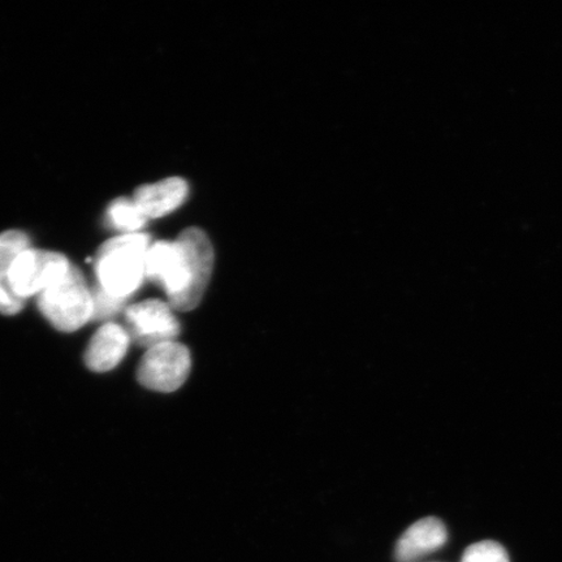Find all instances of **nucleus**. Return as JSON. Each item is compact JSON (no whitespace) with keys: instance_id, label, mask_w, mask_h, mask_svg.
<instances>
[{"instance_id":"nucleus-1","label":"nucleus","mask_w":562,"mask_h":562,"mask_svg":"<svg viewBox=\"0 0 562 562\" xmlns=\"http://www.w3.org/2000/svg\"><path fill=\"white\" fill-rule=\"evenodd\" d=\"M214 261L213 244L205 232L189 228L173 243L150 245L146 279L161 286L175 311L191 312L205 296Z\"/></svg>"},{"instance_id":"nucleus-2","label":"nucleus","mask_w":562,"mask_h":562,"mask_svg":"<svg viewBox=\"0 0 562 562\" xmlns=\"http://www.w3.org/2000/svg\"><path fill=\"white\" fill-rule=\"evenodd\" d=\"M150 237L126 234L104 243L95 257L98 286L116 299L128 301L146 279Z\"/></svg>"},{"instance_id":"nucleus-3","label":"nucleus","mask_w":562,"mask_h":562,"mask_svg":"<svg viewBox=\"0 0 562 562\" xmlns=\"http://www.w3.org/2000/svg\"><path fill=\"white\" fill-rule=\"evenodd\" d=\"M37 297L41 313L58 331L75 333L93 318V292L74 265Z\"/></svg>"},{"instance_id":"nucleus-4","label":"nucleus","mask_w":562,"mask_h":562,"mask_svg":"<svg viewBox=\"0 0 562 562\" xmlns=\"http://www.w3.org/2000/svg\"><path fill=\"white\" fill-rule=\"evenodd\" d=\"M191 368L192 358L186 346L178 341L165 342L146 350L137 378L147 390L175 392L187 382Z\"/></svg>"},{"instance_id":"nucleus-5","label":"nucleus","mask_w":562,"mask_h":562,"mask_svg":"<svg viewBox=\"0 0 562 562\" xmlns=\"http://www.w3.org/2000/svg\"><path fill=\"white\" fill-rule=\"evenodd\" d=\"M68 259L56 251L27 248L13 261L10 271V285L13 293L26 301L38 296L48 285L69 269Z\"/></svg>"},{"instance_id":"nucleus-6","label":"nucleus","mask_w":562,"mask_h":562,"mask_svg":"<svg viewBox=\"0 0 562 562\" xmlns=\"http://www.w3.org/2000/svg\"><path fill=\"white\" fill-rule=\"evenodd\" d=\"M124 313L130 336L146 349L176 341L180 334V323L167 302L143 301L126 307Z\"/></svg>"},{"instance_id":"nucleus-7","label":"nucleus","mask_w":562,"mask_h":562,"mask_svg":"<svg viewBox=\"0 0 562 562\" xmlns=\"http://www.w3.org/2000/svg\"><path fill=\"white\" fill-rule=\"evenodd\" d=\"M448 531L445 524L435 517L419 519L398 539L395 558L398 562H416L447 543Z\"/></svg>"},{"instance_id":"nucleus-8","label":"nucleus","mask_w":562,"mask_h":562,"mask_svg":"<svg viewBox=\"0 0 562 562\" xmlns=\"http://www.w3.org/2000/svg\"><path fill=\"white\" fill-rule=\"evenodd\" d=\"M131 336L117 323H105L89 342L86 363L91 371L105 372L115 369L128 351Z\"/></svg>"},{"instance_id":"nucleus-9","label":"nucleus","mask_w":562,"mask_h":562,"mask_svg":"<svg viewBox=\"0 0 562 562\" xmlns=\"http://www.w3.org/2000/svg\"><path fill=\"white\" fill-rule=\"evenodd\" d=\"M188 192L186 180L170 178L139 187L133 201L146 220H158L179 209L186 202Z\"/></svg>"},{"instance_id":"nucleus-10","label":"nucleus","mask_w":562,"mask_h":562,"mask_svg":"<svg viewBox=\"0 0 562 562\" xmlns=\"http://www.w3.org/2000/svg\"><path fill=\"white\" fill-rule=\"evenodd\" d=\"M30 246V237L24 232L10 229L0 234V314L15 315L23 311L26 304V301L12 292L10 271L20 252Z\"/></svg>"},{"instance_id":"nucleus-11","label":"nucleus","mask_w":562,"mask_h":562,"mask_svg":"<svg viewBox=\"0 0 562 562\" xmlns=\"http://www.w3.org/2000/svg\"><path fill=\"white\" fill-rule=\"evenodd\" d=\"M105 217H108V222L112 228L123 231L124 235L137 234L147 222L143 211L136 205V202L128 199H117L111 202Z\"/></svg>"},{"instance_id":"nucleus-12","label":"nucleus","mask_w":562,"mask_h":562,"mask_svg":"<svg viewBox=\"0 0 562 562\" xmlns=\"http://www.w3.org/2000/svg\"><path fill=\"white\" fill-rule=\"evenodd\" d=\"M461 562H509V557L502 544L494 540H483L470 546Z\"/></svg>"},{"instance_id":"nucleus-13","label":"nucleus","mask_w":562,"mask_h":562,"mask_svg":"<svg viewBox=\"0 0 562 562\" xmlns=\"http://www.w3.org/2000/svg\"><path fill=\"white\" fill-rule=\"evenodd\" d=\"M91 292H93L94 304L93 318L91 321L109 319L121 312L125 305L126 301L111 296V294L105 293L98 285Z\"/></svg>"}]
</instances>
